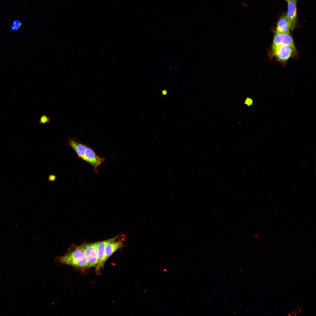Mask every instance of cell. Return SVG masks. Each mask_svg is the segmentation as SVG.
Wrapping results in <instances>:
<instances>
[{
    "label": "cell",
    "mask_w": 316,
    "mask_h": 316,
    "mask_svg": "<svg viewBox=\"0 0 316 316\" xmlns=\"http://www.w3.org/2000/svg\"><path fill=\"white\" fill-rule=\"evenodd\" d=\"M123 246V243L121 241H115L110 243L107 245L104 250L103 259L99 267L100 271L103 267L107 259L115 252Z\"/></svg>",
    "instance_id": "obj_7"
},
{
    "label": "cell",
    "mask_w": 316,
    "mask_h": 316,
    "mask_svg": "<svg viewBox=\"0 0 316 316\" xmlns=\"http://www.w3.org/2000/svg\"><path fill=\"white\" fill-rule=\"evenodd\" d=\"M99 242L87 243L81 245L88 263V268L95 267L97 264V248Z\"/></svg>",
    "instance_id": "obj_3"
},
{
    "label": "cell",
    "mask_w": 316,
    "mask_h": 316,
    "mask_svg": "<svg viewBox=\"0 0 316 316\" xmlns=\"http://www.w3.org/2000/svg\"><path fill=\"white\" fill-rule=\"evenodd\" d=\"M285 0L288 2L289 1H290L291 0Z\"/></svg>",
    "instance_id": "obj_14"
},
{
    "label": "cell",
    "mask_w": 316,
    "mask_h": 316,
    "mask_svg": "<svg viewBox=\"0 0 316 316\" xmlns=\"http://www.w3.org/2000/svg\"><path fill=\"white\" fill-rule=\"evenodd\" d=\"M55 260L59 263L79 269L88 268V263L81 246L70 250L64 255L56 257Z\"/></svg>",
    "instance_id": "obj_1"
},
{
    "label": "cell",
    "mask_w": 316,
    "mask_h": 316,
    "mask_svg": "<svg viewBox=\"0 0 316 316\" xmlns=\"http://www.w3.org/2000/svg\"><path fill=\"white\" fill-rule=\"evenodd\" d=\"M269 54L271 57L284 63L295 56L297 51L295 45H284L271 47Z\"/></svg>",
    "instance_id": "obj_2"
},
{
    "label": "cell",
    "mask_w": 316,
    "mask_h": 316,
    "mask_svg": "<svg viewBox=\"0 0 316 316\" xmlns=\"http://www.w3.org/2000/svg\"><path fill=\"white\" fill-rule=\"evenodd\" d=\"M92 166L97 171V168L105 160L99 156L91 148L87 146L83 159Z\"/></svg>",
    "instance_id": "obj_5"
},
{
    "label": "cell",
    "mask_w": 316,
    "mask_h": 316,
    "mask_svg": "<svg viewBox=\"0 0 316 316\" xmlns=\"http://www.w3.org/2000/svg\"><path fill=\"white\" fill-rule=\"evenodd\" d=\"M291 31L289 24L286 15H282L279 18L276 23L274 32L285 33H290Z\"/></svg>",
    "instance_id": "obj_10"
},
{
    "label": "cell",
    "mask_w": 316,
    "mask_h": 316,
    "mask_svg": "<svg viewBox=\"0 0 316 316\" xmlns=\"http://www.w3.org/2000/svg\"><path fill=\"white\" fill-rule=\"evenodd\" d=\"M56 179V176L54 175H49L48 177V180L50 181H54Z\"/></svg>",
    "instance_id": "obj_13"
},
{
    "label": "cell",
    "mask_w": 316,
    "mask_h": 316,
    "mask_svg": "<svg viewBox=\"0 0 316 316\" xmlns=\"http://www.w3.org/2000/svg\"><path fill=\"white\" fill-rule=\"evenodd\" d=\"M22 25L21 21L18 19L14 21L11 26V30L16 31L19 30Z\"/></svg>",
    "instance_id": "obj_11"
},
{
    "label": "cell",
    "mask_w": 316,
    "mask_h": 316,
    "mask_svg": "<svg viewBox=\"0 0 316 316\" xmlns=\"http://www.w3.org/2000/svg\"><path fill=\"white\" fill-rule=\"evenodd\" d=\"M117 238L116 236L106 240L100 241L97 248L98 262L96 266V271L97 274L100 272L99 267L103 259L104 250L107 245L110 243L115 241Z\"/></svg>",
    "instance_id": "obj_9"
},
{
    "label": "cell",
    "mask_w": 316,
    "mask_h": 316,
    "mask_svg": "<svg viewBox=\"0 0 316 316\" xmlns=\"http://www.w3.org/2000/svg\"><path fill=\"white\" fill-rule=\"evenodd\" d=\"M297 0H291L288 2L286 15L291 32L293 30L297 25Z\"/></svg>",
    "instance_id": "obj_4"
},
{
    "label": "cell",
    "mask_w": 316,
    "mask_h": 316,
    "mask_svg": "<svg viewBox=\"0 0 316 316\" xmlns=\"http://www.w3.org/2000/svg\"><path fill=\"white\" fill-rule=\"evenodd\" d=\"M68 143L70 147L75 151L78 156L83 159L87 146L80 142L75 138L69 139Z\"/></svg>",
    "instance_id": "obj_8"
},
{
    "label": "cell",
    "mask_w": 316,
    "mask_h": 316,
    "mask_svg": "<svg viewBox=\"0 0 316 316\" xmlns=\"http://www.w3.org/2000/svg\"><path fill=\"white\" fill-rule=\"evenodd\" d=\"M293 45H295L294 40L290 33L274 32L272 47Z\"/></svg>",
    "instance_id": "obj_6"
},
{
    "label": "cell",
    "mask_w": 316,
    "mask_h": 316,
    "mask_svg": "<svg viewBox=\"0 0 316 316\" xmlns=\"http://www.w3.org/2000/svg\"><path fill=\"white\" fill-rule=\"evenodd\" d=\"M50 121V119L48 116L44 115L40 117L39 122L40 124H43L49 123Z\"/></svg>",
    "instance_id": "obj_12"
}]
</instances>
